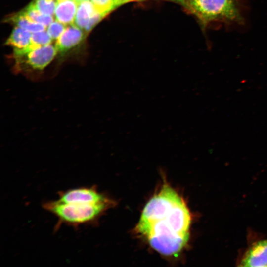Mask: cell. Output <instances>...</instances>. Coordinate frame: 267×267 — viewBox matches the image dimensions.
Wrapping results in <instances>:
<instances>
[{
	"label": "cell",
	"instance_id": "5bb4252c",
	"mask_svg": "<svg viewBox=\"0 0 267 267\" xmlns=\"http://www.w3.org/2000/svg\"><path fill=\"white\" fill-rule=\"evenodd\" d=\"M91 1L96 10L105 16L118 7L116 0H91Z\"/></svg>",
	"mask_w": 267,
	"mask_h": 267
},
{
	"label": "cell",
	"instance_id": "7a4b0ae2",
	"mask_svg": "<svg viewBox=\"0 0 267 267\" xmlns=\"http://www.w3.org/2000/svg\"><path fill=\"white\" fill-rule=\"evenodd\" d=\"M113 202L91 203L83 202L64 203L58 200L44 202L43 208L57 218L55 229L62 224L73 227L94 224Z\"/></svg>",
	"mask_w": 267,
	"mask_h": 267
},
{
	"label": "cell",
	"instance_id": "277c9868",
	"mask_svg": "<svg viewBox=\"0 0 267 267\" xmlns=\"http://www.w3.org/2000/svg\"><path fill=\"white\" fill-rule=\"evenodd\" d=\"M187 9L205 24L241 18L235 0H196Z\"/></svg>",
	"mask_w": 267,
	"mask_h": 267
},
{
	"label": "cell",
	"instance_id": "7c38bea8",
	"mask_svg": "<svg viewBox=\"0 0 267 267\" xmlns=\"http://www.w3.org/2000/svg\"><path fill=\"white\" fill-rule=\"evenodd\" d=\"M23 11L33 22L44 25L45 28L53 22L52 16L42 13L37 8L34 2H31Z\"/></svg>",
	"mask_w": 267,
	"mask_h": 267
},
{
	"label": "cell",
	"instance_id": "ffe728a7",
	"mask_svg": "<svg viewBox=\"0 0 267 267\" xmlns=\"http://www.w3.org/2000/svg\"><path fill=\"white\" fill-rule=\"evenodd\" d=\"M78 3L80 2V1H83V0H76Z\"/></svg>",
	"mask_w": 267,
	"mask_h": 267
},
{
	"label": "cell",
	"instance_id": "6da1fadb",
	"mask_svg": "<svg viewBox=\"0 0 267 267\" xmlns=\"http://www.w3.org/2000/svg\"><path fill=\"white\" fill-rule=\"evenodd\" d=\"M191 222L183 199L165 184L146 203L135 230L160 254L176 256L188 241Z\"/></svg>",
	"mask_w": 267,
	"mask_h": 267
},
{
	"label": "cell",
	"instance_id": "d6986e66",
	"mask_svg": "<svg viewBox=\"0 0 267 267\" xmlns=\"http://www.w3.org/2000/svg\"><path fill=\"white\" fill-rule=\"evenodd\" d=\"M171 0L174 2H178V3L182 4V5L183 4V0Z\"/></svg>",
	"mask_w": 267,
	"mask_h": 267
},
{
	"label": "cell",
	"instance_id": "9a60e30c",
	"mask_svg": "<svg viewBox=\"0 0 267 267\" xmlns=\"http://www.w3.org/2000/svg\"><path fill=\"white\" fill-rule=\"evenodd\" d=\"M33 2L42 13L53 15L57 5L55 0H35Z\"/></svg>",
	"mask_w": 267,
	"mask_h": 267
},
{
	"label": "cell",
	"instance_id": "9c48e42d",
	"mask_svg": "<svg viewBox=\"0 0 267 267\" xmlns=\"http://www.w3.org/2000/svg\"><path fill=\"white\" fill-rule=\"evenodd\" d=\"M78 5V3L76 0L57 1L54 12L56 20L65 25L73 24Z\"/></svg>",
	"mask_w": 267,
	"mask_h": 267
},
{
	"label": "cell",
	"instance_id": "2e32d148",
	"mask_svg": "<svg viewBox=\"0 0 267 267\" xmlns=\"http://www.w3.org/2000/svg\"><path fill=\"white\" fill-rule=\"evenodd\" d=\"M65 25L58 21H53L48 27L47 32L53 40L58 39L66 29Z\"/></svg>",
	"mask_w": 267,
	"mask_h": 267
},
{
	"label": "cell",
	"instance_id": "30bf717a",
	"mask_svg": "<svg viewBox=\"0 0 267 267\" xmlns=\"http://www.w3.org/2000/svg\"><path fill=\"white\" fill-rule=\"evenodd\" d=\"M31 32L19 27H15L6 41L5 44L12 47L14 51L28 49L31 42Z\"/></svg>",
	"mask_w": 267,
	"mask_h": 267
},
{
	"label": "cell",
	"instance_id": "3957f363",
	"mask_svg": "<svg viewBox=\"0 0 267 267\" xmlns=\"http://www.w3.org/2000/svg\"><path fill=\"white\" fill-rule=\"evenodd\" d=\"M57 53L55 46L50 44L36 49L14 51V70L31 78H38Z\"/></svg>",
	"mask_w": 267,
	"mask_h": 267
},
{
	"label": "cell",
	"instance_id": "8fae6325",
	"mask_svg": "<svg viewBox=\"0 0 267 267\" xmlns=\"http://www.w3.org/2000/svg\"><path fill=\"white\" fill-rule=\"evenodd\" d=\"M5 21L14 24L17 27L35 33L45 30L46 28L42 24L32 21L24 12H20L11 15L6 18Z\"/></svg>",
	"mask_w": 267,
	"mask_h": 267
},
{
	"label": "cell",
	"instance_id": "52a82bcc",
	"mask_svg": "<svg viewBox=\"0 0 267 267\" xmlns=\"http://www.w3.org/2000/svg\"><path fill=\"white\" fill-rule=\"evenodd\" d=\"M86 35L85 32L75 24L68 25L56 42L58 53L63 55L70 51L83 41Z\"/></svg>",
	"mask_w": 267,
	"mask_h": 267
},
{
	"label": "cell",
	"instance_id": "ac0fdd59",
	"mask_svg": "<svg viewBox=\"0 0 267 267\" xmlns=\"http://www.w3.org/2000/svg\"><path fill=\"white\" fill-rule=\"evenodd\" d=\"M143 0H116V3L118 7L121 6V5L131 1H141Z\"/></svg>",
	"mask_w": 267,
	"mask_h": 267
},
{
	"label": "cell",
	"instance_id": "44dd1931",
	"mask_svg": "<svg viewBox=\"0 0 267 267\" xmlns=\"http://www.w3.org/2000/svg\"><path fill=\"white\" fill-rule=\"evenodd\" d=\"M57 0V1H59V0Z\"/></svg>",
	"mask_w": 267,
	"mask_h": 267
},
{
	"label": "cell",
	"instance_id": "ba28073f",
	"mask_svg": "<svg viewBox=\"0 0 267 267\" xmlns=\"http://www.w3.org/2000/svg\"><path fill=\"white\" fill-rule=\"evenodd\" d=\"M242 267H267V240L253 243L239 263Z\"/></svg>",
	"mask_w": 267,
	"mask_h": 267
},
{
	"label": "cell",
	"instance_id": "8992f818",
	"mask_svg": "<svg viewBox=\"0 0 267 267\" xmlns=\"http://www.w3.org/2000/svg\"><path fill=\"white\" fill-rule=\"evenodd\" d=\"M105 16L99 13L89 0L78 3L75 24L87 34Z\"/></svg>",
	"mask_w": 267,
	"mask_h": 267
},
{
	"label": "cell",
	"instance_id": "e0dca14e",
	"mask_svg": "<svg viewBox=\"0 0 267 267\" xmlns=\"http://www.w3.org/2000/svg\"><path fill=\"white\" fill-rule=\"evenodd\" d=\"M196 0H183V6L187 9Z\"/></svg>",
	"mask_w": 267,
	"mask_h": 267
},
{
	"label": "cell",
	"instance_id": "4fadbf2b",
	"mask_svg": "<svg viewBox=\"0 0 267 267\" xmlns=\"http://www.w3.org/2000/svg\"><path fill=\"white\" fill-rule=\"evenodd\" d=\"M52 41V38L47 31H43L31 34V44L30 49H33L49 44Z\"/></svg>",
	"mask_w": 267,
	"mask_h": 267
},
{
	"label": "cell",
	"instance_id": "5b68a950",
	"mask_svg": "<svg viewBox=\"0 0 267 267\" xmlns=\"http://www.w3.org/2000/svg\"><path fill=\"white\" fill-rule=\"evenodd\" d=\"M57 200L69 203L83 202L91 203L112 202L106 195L99 192L95 186L75 188L60 191Z\"/></svg>",
	"mask_w": 267,
	"mask_h": 267
}]
</instances>
